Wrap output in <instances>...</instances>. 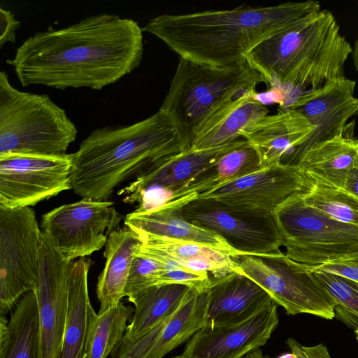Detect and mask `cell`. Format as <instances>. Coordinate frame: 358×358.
<instances>
[{
    "label": "cell",
    "instance_id": "obj_8",
    "mask_svg": "<svg viewBox=\"0 0 358 358\" xmlns=\"http://www.w3.org/2000/svg\"><path fill=\"white\" fill-rule=\"evenodd\" d=\"M171 202L188 222L218 234L243 255L282 252V240L273 213L213 198H195L182 204Z\"/></svg>",
    "mask_w": 358,
    "mask_h": 358
},
{
    "label": "cell",
    "instance_id": "obj_26",
    "mask_svg": "<svg viewBox=\"0 0 358 358\" xmlns=\"http://www.w3.org/2000/svg\"><path fill=\"white\" fill-rule=\"evenodd\" d=\"M296 166L315 181L344 188L358 168V138L343 134L323 142L307 151Z\"/></svg>",
    "mask_w": 358,
    "mask_h": 358
},
{
    "label": "cell",
    "instance_id": "obj_2",
    "mask_svg": "<svg viewBox=\"0 0 358 358\" xmlns=\"http://www.w3.org/2000/svg\"><path fill=\"white\" fill-rule=\"evenodd\" d=\"M320 10L318 1L161 15L142 28L180 58L214 68L244 60L259 43L301 17Z\"/></svg>",
    "mask_w": 358,
    "mask_h": 358
},
{
    "label": "cell",
    "instance_id": "obj_17",
    "mask_svg": "<svg viewBox=\"0 0 358 358\" xmlns=\"http://www.w3.org/2000/svg\"><path fill=\"white\" fill-rule=\"evenodd\" d=\"M237 141L217 148L189 150L171 156L136 178L117 194L124 195V203H138V208L146 209L159 193L169 192L170 198L171 194L185 187Z\"/></svg>",
    "mask_w": 358,
    "mask_h": 358
},
{
    "label": "cell",
    "instance_id": "obj_27",
    "mask_svg": "<svg viewBox=\"0 0 358 358\" xmlns=\"http://www.w3.org/2000/svg\"><path fill=\"white\" fill-rule=\"evenodd\" d=\"M141 240L127 227L112 231L105 245L104 268L96 285L99 313L116 305L124 296V289L136 248Z\"/></svg>",
    "mask_w": 358,
    "mask_h": 358
},
{
    "label": "cell",
    "instance_id": "obj_3",
    "mask_svg": "<svg viewBox=\"0 0 358 358\" xmlns=\"http://www.w3.org/2000/svg\"><path fill=\"white\" fill-rule=\"evenodd\" d=\"M182 152L173 124L160 110L129 125L96 129L72 153L71 189L83 199L107 201L121 183Z\"/></svg>",
    "mask_w": 358,
    "mask_h": 358
},
{
    "label": "cell",
    "instance_id": "obj_39",
    "mask_svg": "<svg viewBox=\"0 0 358 358\" xmlns=\"http://www.w3.org/2000/svg\"><path fill=\"white\" fill-rule=\"evenodd\" d=\"M243 358H264V357L262 354V350L260 348H258L252 351V352L249 353Z\"/></svg>",
    "mask_w": 358,
    "mask_h": 358
},
{
    "label": "cell",
    "instance_id": "obj_11",
    "mask_svg": "<svg viewBox=\"0 0 358 358\" xmlns=\"http://www.w3.org/2000/svg\"><path fill=\"white\" fill-rule=\"evenodd\" d=\"M123 219L113 202L84 198L43 214L41 227L53 250L73 262L105 246Z\"/></svg>",
    "mask_w": 358,
    "mask_h": 358
},
{
    "label": "cell",
    "instance_id": "obj_33",
    "mask_svg": "<svg viewBox=\"0 0 358 358\" xmlns=\"http://www.w3.org/2000/svg\"><path fill=\"white\" fill-rule=\"evenodd\" d=\"M164 271L165 266L162 262L138 254L135 250L124 289V296L129 301L141 290L160 285Z\"/></svg>",
    "mask_w": 358,
    "mask_h": 358
},
{
    "label": "cell",
    "instance_id": "obj_34",
    "mask_svg": "<svg viewBox=\"0 0 358 358\" xmlns=\"http://www.w3.org/2000/svg\"><path fill=\"white\" fill-rule=\"evenodd\" d=\"M307 267L310 271L332 273L358 282V250L318 266Z\"/></svg>",
    "mask_w": 358,
    "mask_h": 358
},
{
    "label": "cell",
    "instance_id": "obj_18",
    "mask_svg": "<svg viewBox=\"0 0 358 358\" xmlns=\"http://www.w3.org/2000/svg\"><path fill=\"white\" fill-rule=\"evenodd\" d=\"M208 289H192L180 306L136 342L117 344L111 358H162L206 323Z\"/></svg>",
    "mask_w": 358,
    "mask_h": 358
},
{
    "label": "cell",
    "instance_id": "obj_38",
    "mask_svg": "<svg viewBox=\"0 0 358 358\" xmlns=\"http://www.w3.org/2000/svg\"><path fill=\"white\" fill-rule=\"evenodd\" d=\"M352 58L356 71L358 73V36L355 42L354 48L352 51Z\"/></svg>",
    "mask_w": 358,
    "mask_h": 358
},
{
    "label": "cell",
    "instance_id": "obj_5",
    "mask_svg": "<svg viewBox=\"0 0 358 358\" xmlns=\"http://www.w3.org/2000/svg\"><path fill=\"white\" fill-rule=\"evenodd\" d=\"M261 82L246 59L227 68H214L180 58L159 110L173 124L187 151L214 113L238 96L256 92Z\"/></svg>",
    "mask_w": 358,
    "mask_h": 358
},
{
    "label": "cell",
    "instance_id": "obj_22",
    "mask_svg": "<svg viewBox=\"0 0 358 358\" xmlns=\"http://www.w3.org/2000/svg\"><path fill=\"white\" fill-rule=\"evenodd\" d=\"M315 129L303 115L287 108L266 115L240 134L256 149L264 168L280 164L283 157Z\"/></svg>",
    "mask_w": 358,
    "mask_h": 358
},
{
    "label": "cell",
    "instance_id": "obj_24",
    "mask_svg": "<svg viewBox=\"0 0 358 358\" xmlns=\"http://www.w3.org/2000/svg\"><path fill=\"white\" fill-rule=\"evenodd\" d=\"M268 114L256 92H245L214 113L198 131L189 150H200L230 144L241 131Z\"/></svg>",
    "mask_w": 358,
    "mask_h": 358
},
{
    "label": "cell",
    "instance_id": "obj_36",
    "mask_svg": "<svg viewBox=\"0 0 358 358\" xmlns=\"http://www.w3.org/2000/svg\"><path fill=\"white\" fill-rule=\"evenodd\" d=\"M286 343L294 358H331L328 349L322 343L305 346L293 338H289Z\"/></svg>",
    "mask_w": 358,
    "mask_h": 358
},
{
    "label": "cell",
    "instance_id": "obj_42",
    "mask_svg": "<svg viewBox=\"0 0 358 358\" xmlns=\"http://www.w3.org/2000/svg\"><path fill=\"white\" fill-rule=\"evenodd\" d=\"M172 358H184L182 355H178L176 357H172Z\"/></svg>",
    "mask_w": 358,
    "mask_h": 358
},
{
    "label": "cell",
    "instance_id": "obj_6",
    "mask_svg": "<svg viewBox=\"0 0 358 358\" xmlns=\"http://www.w3.org/2000/svg\"><path fill=\"white\" fill-rule=\"evenodd\" d=\"M77 134L66 111L48 94L20 91L0 72V156L65 155Z\"/></svg>",
    "mask_w": 358,
    "mask_h": 358
},
{
    "label": "cell",
    "instance_id": "obj_41",
    "mask_svg": "<svg viewBox=\"0 0 358 358\" xmlns=\"http://www.w3.org/2000/svg\"><path fill=\"white\" fill-rule=\"evenodd\" d=\"M355 336L358 343V328L355 330Z\"/></svg>",
    "mask_w": 358,
    "mask_h": 358
},
{
    "label": "cell",
    "instance_id": "obj_40",
    "mask_svg": "<svg viewBox=\"0 0 358 358\" xmlns=\"http://www.w3.org/2000/svg\"><path fill=\"white\" fill-rule=\"evenodd\" d=\"M277 358H294V356L290 352L284 353V354L280 355L279 357H278Z\"/></svg>",
    "mask_w": 358,
    "mask_h": 358
},
{
    "label": "cell",
    "instance_id": "obj_13",
    "mask_svg": "<svg viewBox=\"0 0 358 358\" xmlns=\"http://www.w3.org/2000/svg\"><path fill=\"white\" fill-rule=\"evenodd\" d=\"M355 85V81L346 78L331 80L299 96L288 106V109L300 113L315 129L287 152L281 164L296 166L310 149L343 134L348 120L358 111V99L354 96Z\"/></svg>",
    "mask_w": 358,
    "mask_h": 358
},
{
    "label": "cell",
    "instance_id": "obj_28",
    "mask_svg": "<svg viewBox=\"0 0 358 358\" xmlns=\"http://www.w3.org/2000/svg\"><path fill=\"white\" fill-rule=\"evenodd\" d=\"M192 289L186 285L172 283L151 286L139 292L129 300L134 305V313L118 344H131L140 339L174 313Z\"/></svg>",
    "mask_w": 358,
    "mask_h": 358
},
{
    "label": "cell",
    "instance_id": "obj_23",
    "mask_svg": "<svg viewBox=\"0 0 358 358\" xmlns=\"http://www.w3.org/2000/svg\"><path fill=\"white\" fill-rule=\"evenodd\" d=\"M91 260L71 263L69 278L68 311L63 341L56 358H87L90 329L97 315L89 296L87 276Z\"/></svg>",
    "mask_w": 358,
    "mask_h": 358
},
{
    "label": "cell",
    "instance_id": "obj_19",
    "mask_svg": "<svg viewBox=\"0 0 358 358\" xmlns=\"http://www.w3.org/2000/svg\"><path fill=\"white\" fill-rule=\"evenodd\" d=\"M208 296L206 324L210 326L241 322L273 301L256 282L238 273L212 278Z\"/></svg>",
    "mask_w": 358,
    "mask_h": 358
},
{
    "label": "cell",
    "instance_id": "obj_14",
    "mask_svg": "<svg viewBox=\"0 0 358 358\" xmlns=\"http://www.w3.org/2000/svg\"><path fill=\"white\" fill-rule=\"evenodd\" d=\"M313 182L298 166L280 163L264 167L195 198L217 199L273 214L289 200L306 194Z\"/></svg>",
    "mask_w": 358,
    "mask_h": 358
},
{
    "label": "cell",
    "instance_id": "obj_12",
    "mask_svg": "<svg viewBox=\"0 0 358 358\" xmlns=\"http://www.w3.org/2000/svg\"><path fill=\"white\" fill-rule=\"evenodd\" d=\"M73 154L0 156V206L30 207L71 189Z\"/></svg>",
    "mask_w": 358,
    "mask_h": 358
},
{
    "label": "cell",
    "instance_id": "obj_20",
    "mask_svg": "<svg viewBox=\"0 0 358 358\" xmlns=\"http://www.w3.org/2000/svg\"><path fill=\"white\" fill-rule=\"evenodd\" d=\"M136 252L155 261L169 262L180 267L218 278L231 273L244 274L239 264L229 253L194 242L160 236H145Z\"/></svg>",
    "mask_w": 358,
    "mask_h": 358
},
{
    "label": "cell",
    "instance_id": "obj_7",
    "mask_svg": "<svg viewBox=\"0 0 358 358\" xmlns=\"http://www.w3.org/2000/svg\"><path fill=\"white\" fill-rule=\"evenodd\" d=\"M290 259L315 266L358 250V227L341 222L308 205L302 195L273 213Z\"/></svg>",
    "mask_w": 358,
    "mask_h": 358
},
{
    "label": "cell",
    "instance_id": "obj_35",
    "mask_svg": "<svg viewBox=\"0 0 358 358\" xmlns=\"http://www.w3.org/2000/svg\"><path fill=\"white\" fill-rule=\"evenodd\" d=\"M20 26V21L17 20L12 11L0 8V48L7 42H15V31Z\"/></svg>",
    "mask_w": 358,
    "mask_h": 358
},
{
    "label": "cell",
    "instance_id": "obj_9",
    "mask_svg": "<svg viewBox=\"0 0 358 358\" xmlns=\"http://www.w3.org/2000/svg\"><path fill=\"white\" fill-rule=\"evenodd\" d=\"M244 274L256 282L289 315L309 314L326 320L335 317L331 296L308 268L284 252L233 257Z\"/></svg>",
    "mask_w": 358,
    "mask_h": 358
},
{
    "label": "cell",
    "instance_id": "obj_4",
    "mask_svg": "<svg viewBox=\"0 0 358 358\" xmlns=\"http://www.w3.org/2000/svg\"><path fill=\"white\" fill-rule=\"evenodd\" d=\"M352 51L334 15L320 10L275 32L245 58L272 89L313 90L345 78L344 66Z\"/></svg>",
    "mask_w": 358,
    "mask_h": 358
},
{
    "label": "cell",
    "instance_id": "obj_10",
    "mask_svg": "<svg viewBox=\"0 0 358 358\" xmlns=\"http://www.w3.org/2000/svg\"><path fill=\"white\" fill-rule=\"evenodd\" d=\"M42 231L30 207L0 206V314L5 315L26 293L35 291Z\"/></svg>",
    "mask_w": 358,
    "mask_h": 358
},
{
    "label": "cell",
    "instance_id": "obj_30",
    "mask_svg": "<svg viewBox=\"0 0 358 358\" xmlns=\"http://www.w3.org/2000/svg\"><path fill=\"white\" fill-rule=\"evenodd\" d=\"M134 308L120 302L98 313L90 329L87 358H106L123 338Z\"/></svg>",
    "mask_w": 358,
    "mask_h": 358
},
{
    "label": "cell",
    "instance_id": "obj_21",
    "mask_svg": "<svg viewBox=\"0 0 358 358\" xmlns=\"http://www.w3.org/2000/svg\"><path fill=\"white\" fill-rule=\"evenodd\" d=\"M124 225L139 238L160 236L190 241L224 251L232 257L243 255L220 236L200 228L185 220L179 208L166 201L150 209L137 208L127 215Z\"/></svg>",
    "mask_w": 358,
    "mask_h": 358
},
{
    "label": "cell",
    "instance_id": "obj_16",
    "mask_svg": "<svg viewBox=\"0 0 358 358\" xmlns=\"http://www.w3.org/2000/svg\"><path fill=\"white\" fill-rule=\"evenodd\" d=\"M273 301L248 320L227 325L205 324L187 343L184 358H243L265 345L278 324Z\"/></svg>",
    "mask_w": 358,
    "mask_h": 358
},
{
    "label": "cell",
    "instance_id": "obj_31",
    "mask_svg": "<svg viewBox=\"0 0 358 358\" xmlns=\"http://www.w3.org/2000/svg\"><path fill=\"white\" fill-rule=\"evenodd\" d=\"M302 199L308 205L329 217L358 227V198L345 189L313 180Z\"/></svg>",
    "mask_w": 358,
    "mask_h": 358
},
{
    "label": "cell",
    "instance_id": "obj_1",
    "mask_svg": "<svg viewBox=\"0 0 358 358\" xmlns=\"http://www.w3.org/2000/svg\"><path fill=\"white\" fill-rule=\"evenodd\" d=\"M143 30L132 19L99 14L29 36L6 62L23 87L100 90L139 66Z\"/></svg>",
    "mask_w": 358,
    "mask_h": 358
},
{
    "label": "cell",
    "instance_id": "obj_25",
    "mask_svg": "<svg viewBox=\"0 0 358 358\" xmlns=\"http://www.w3.org/2000/svg\"><path fill=\"white\" fill-rule=\"evenodd\" d=\"M263 169L256 149L246 140H238L212 165L167 201L182 204L197 195L216 189Z\"/></svg>",
    "mask_w": 358,
    "mask_h": 358
},
{
    "label": "cell",
    "instance_id": "obj_15",
    "mask_svg": "<svg viewBox=\"0 0 358 358\" xmlns=\"http://www.w3.org/2000/svg\"><path fill=\"white\" fill-rule=\"evenodd\" d=\"M72 262L64 260L42 233L37 288L40 358H56L66 325L69 278Z\"/></svg>",
    "mask_w": 358,
    "mask_h": 358
},
{
    "label": "cell",
    "instance_id": "obj_29",
    "mask_svg": "<svg viewBox=\"0 0 358 358\" xmlns=\"http://www.w3.org/2000/svg\"><path fill=\"white\" fill-rule=\"evenodd\" d=\"M0 358H40V324L34 291L22 296L9 320L1 315Z\"/></svg>",
    "mask_w": 358,
    "mask_h": 358
},
{
    "label": "cell",
    "instance_id": "obj_37",
    "mask_svg": "<svg viewBox=\"0 0 358 358\" xmlns=\"http://www.w3.org/2000/svg\"><path fill=\"white\" fill-rule=\"evenodd\" d=\"M344 189L358 198V168L349 174Z\"/></svg>",
    "mask_w": 358,
    "mask_h": 358
},
{
    "label": "cell",
    "instance_id": "obj_32",
    "mask_svg": "<svg viewBox=\"0 0 358 358\" xmlns=\"http://www.w3.org/2000/svg\"><path fill=\"white\" fill-rule=\"evenodd\" d=\"M334 301L335 317L353 328H358V282L323 271H311Z\"/></svg>",
    "mask_w": 358,
    "mask_h": 358
},
{
    "label": "cell",
    "instance_id": "obj_43",
    "mask_svg": "<svg viewBox=\"0 0 358 358\" xmlns=\"http://www.w3.org/2000/svg\"><path fill=\"white\" fill-rule=\"evenodd\" d=\"M356 115H358V111L357 112Z\"/></svg>",
    "mask_w": 358,
    "mask_h": 358
}]
</instances>
